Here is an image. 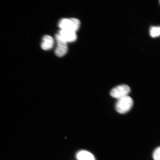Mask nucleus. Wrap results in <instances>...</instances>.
I'll return each mask as SVG.
<instances>
[{
	"mask_svg": "<svg viewBox=\"0 0 160 160\" xmlns=\"http://www.w3.org/2000/svg\"><path fill=\"white\" fill-rule=\"evenodd\" d=\"M153 157L154 160H160V148H158L153 153Z\"/></svg>",
	"mask_w": 160,
	"mask_h": 160,
	"instance_id": "1a4fd4ad",
	"label": "nucleus"
},
{
	"mask_svg": "<svg viewBox=\"0 0 160 160\" xmlns=\"http://www.w3.org/2000/svg\"><path fill=\"white\" fill-rule=\"evenodd\" d=\"M55 38L57 42V47L55 51V54L58 57H62L67 52L68 43L59 34L56 35Z\"/></svg>",
	"mask_w": 160,
	"mask_h": 160,
	"instance_id": "20e7f679",
	"label": "nucleus"
},
{
	"mask_svg": "<svg viewBox=\"0 0 160 160\" xmlns=\"http://www.w3.org/2000/svg\"><path fill=\"white\" fill-rule=\"evenodd\" d=\"M77 158L78 160H95L94 157L90 152L86 151H81L77 154Z\"/></svg>",
	"mask_w": 160,
	"mask_h": 160,
	"instance_id": "0eeeda50",
	"label": "nucleus"
},
{
	"mask_svg": "<svg viewBox=\"0 0 160 160\" xmlns=\"http://www.w3.org/2000/svg\"><path fill=\"white\" fill-rule=\"evenodd\" d=\"M80 24L79 20L75 18H64L60 20L59 27L61 30H69L76 32L78 30Z\"/></svg>",
	"mask_w": 160,
	"mask_h": 160,
	"instance_id": "f03ea898",
	"label": "nucleus"
},
{
	"mask_svg": "<svg viewBox=\"0 0 160 160\" xmlns=\"http://www.w3.org/2000/svg\"><path fill=\"white\" fill-rule=\"evenodd\" d=\"M133 100L128 96L118 99L116 104V109L118 112L125 113L131 109L133 105Z\"/></svg>",
	"mask_w": 160,
	"mask_h": 160,
	"instance_id": "f257e3e1",
	"label": "nucleus"
},
{
	"mask_svg": "<svg viewBox=\"0 0 160 160\" xmlns=\"http://www.w3.org/2000/svg\"><path fill=\"white\" fill-rule=\"evenodd\" d=\"M54 44L53 38L49 35H45L42 38L41 43V48L45 51H48L52 48Z\"/></svg>",
	"mask_w": 160,
	"mask_h": 160,
	"instance_id": "423d86ee",
	"label": "nucleus"
},
{
	"mask_svg": "<svg viewBox=\"0 0 160 160\" xmlns=\"http://www.w3.org/2000/svg\"><path fill=\"white\" fill-rule=\"evenodd\" d=\"M150 35L152 37L156 38L160 35V28L159 27H153L151 28L150 30Z\"/></svg>",
	"mask_w": 160,
	"mask_h": 160,
	"instance_id": "6e6552de",
	"label": "nucleus"
},
{
	"mask_svg": "<svg viewBox=\"0 0 160 160\" xmlns=\"http://www.w3.org/2000/svg\"><path fill=\"white\" fill-rule=\"evenodd\" d=\"M131 89L127 85H121L114 88L110 93L112 97L118 99L128 96Z\"/></svg>",
	"mask_w": 160,
	"mask_h": 160,
	"instance_id": "7ed1b4c3",
	"label": "nucleus"
},
{
	"mask_svg": "<svg viewBox=\"0 0 160 160\" xmlns=\"http://www.w3.org/2000/svg\"><path fill=\"white\" fill-rule=\"evenodd\" d=\"M59 35L67 42H74L77 39L76 32L69 30H60Z\"/></svg>",
	"mask_w": 160,
	"mask_h": 160,
	"instance_id": "39448f33",
	"label": "nucleus"
}]
</instances>
